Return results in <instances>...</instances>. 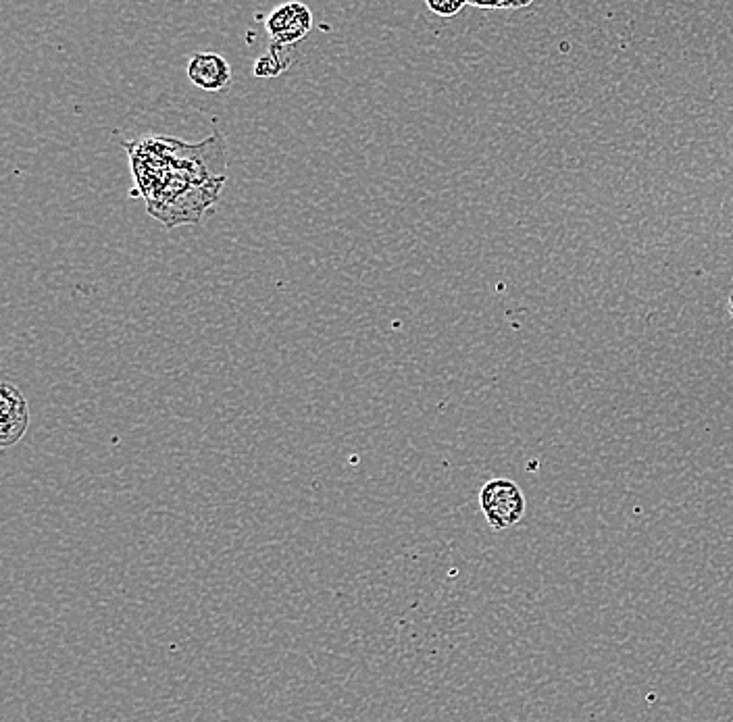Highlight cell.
Instances as JSON below:
<instances>
[{
    "mask_svg": "<svg viewBox=\"0 0 733 722\" xmlns=\"http://www.w3.org/2000/svg\"><path fill=\"white\" fill-rule=\"evenodd\" d=\"M425 7L438 17L452 19V17H457L469 5H467V0H427Z\"/></svg>",
    "mask_w": 733,
    "mask_h": 722,
    "instance_id": "52a82bcc",
    "label": "cell"
},
{
    "mask_svg": "<svg viewBox=\"0 0 733 722\" xmlns=\"http://www.w3.org/2000/svg\"><path fill=\"white\" fill-rule=\"evenodd\" d=\"M467 5L473 9H482V11H517V9H525L532 3H475V0H467Z\"/></svg>",
    "mask_w": 733,
    "mask_h": 722,
    "instance_id": "ba28073f",
    "label": "cell"
},
{
    "mask_svg": "<svg viewBox=\"0 0 733 722\" xmlns=\"http://www.w3.org/2000/svg\"><path fill=\"white\" fill-rule=\"evenodd\" d=\"M479 508L494 531H507L523 521L527 504L521 487L513 479L498 477L482 487Z\"/></svg>",
    "mask_w": 733,
    "mask_h": 722,
    "instance_id": "7a4b0ae2",
    "label": "cell"
},
{
    "mask_svg": "<svg viewBox=\"0 0 733 722\" xmlns=\"http://www.w3.org/2000/svg\"><path fill=\"white\" fill-rule=\"evenodd\" d=\"M729 315H731V319H733V294L729 296Z\"/></svg>",
    "mask_w": 733,
    "mask_h": 722,
    "instance_id": "9c48e42d",
    "label": "cell"
},
{
    "mask_svg": "<svg viewBox=\"0 0 733 722\" xmlns=\"http://www.w3.org/2000/svg\"><path fill=\"white\" fill-rule=\"evenodd\" d=\"M146 209L165 227L198 223L225 184V142L219 132L202 144L146 136L125 144Z\"/></svg>",
    "mask_w": 733,
    "mask_h": 722,
    "instance_id": "6da1fadb",
    "label": "cell"
},
{
    "mask_svg": "<svg viewBox=\"0 0 733 722\" xmlns=\"http://www.w3.org/2000/svg\"><path fill=\"white\" fill-rule=\"evenodd\" d=\"M265 28L273 38V44L292 48L305 40L313 28V13L302 3H286L269 13Z\"/></svg>",
    "mask_w": 733,
    "mask_h": 722,
    "instance_id": "3957f363",
    "label": "cell"
},
{
    "mask_svg": "<svg viewBox=\"0 0 733 722\" xmlns=\"http://www.w3.org/2000/svg\"><path fill=\"white\" fill-rule=\"evenodd\" d=\"M30 425V410L25 396L11 383L0 388V446L17 444Z\"/></svg>",
    "mask_w": 733,
    "mask_h": 722,
    "instance_id": "277c9868",
    "label": "cell"
},
{
    "mask_svg": "<svg viewBox=\"0 0 733 722\" xmlns=\"http://www.w3.org/2000/svg\"><path fill=\"white\" fill-rule=\"evenodd\" d=\"M190 82L205 92H221L232 84V67L217 53H196L188 63Z\"/></svg>",
    "mask_w": 733,
    "mask_h": 722,
    "instance_id": "5b68a950",
    "label": "cell"
},
{
    "mask_svg": "<svg viewBox=\"0 0 733 722\" xmlns=\"http://www.w3.org/2000/svg\"><path fill=\"white\" fill-rule=\"evenodd\" d=\"M290 48L280 46V44H271L269 53H265L263 57H259L255 61V75L257 77H277L280 73H284L290 67V59H286V53Z\"/></svg>",
    "mask_w": 733,
    "mask_h": 722,
    "instance_id": "8992f818",
    "label": "cell"
}]
</instances>
